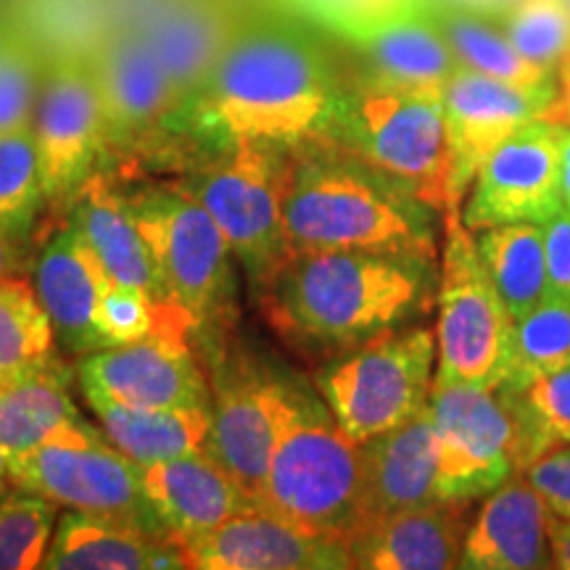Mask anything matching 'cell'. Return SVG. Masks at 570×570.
<instances>
[{
  "label": "cell",
  "instance_id": "obj_47",
  "mask_svg": "<svg viewBox=\"0 0 570 570\" xmlns=\"http://www.w3.org/2000/svg\"><path fill=\"white\" fill-rule=\"evenodd\" d=\"M558 85H560V96L562 104H566L568 119H570V53L562 59V63L558 67Z\"/></svg>",
  "mask_w": 570,
  "mask_h": 570
},
{
  "label": "cell",
  "instance_id": "obj_48",
  "mask_svg": "<svg viewBox=\"0 0 570 570\" xmlns=\"http://www.w3.org/2000/svg\"><path fill=\"white\" fill-rule=\"evenodd\" d=\"M11 475H9V458H6V452L0 449V499L11 491Z\"/></svg>",
  "mask_w": 570,
  "mask_h": 570
},
{
  "label": "cell",
  "instance_id": "obj_7",
  "mask_svg": "<svg viewBox=\"0 0 570 570\" xmlns=\"http://www.w3.org/2000/svg\"><path fill=\"white\" fill-rule=\"evenodd\" d=\"M436 302V381L497 389L508 375L515 317L499 296L460 209L444 212Z\"/></svg>",
  "mask_w": 570,
  "mask_h": 570
},
{
  "label": "cell",
  "instance_id": "obj_11",
  "mask_svg": "<svg viewBox=\"0 0 570 570\" xmlns=\"http://www.w3.org/2000/svg\"><path fill=\"white\" fill-rule=\"evenodd\" d=\"M441 499L473 502L518 475V425L499 389L433 381Z\"/></svg>",
  "mask_w": 570,
  "mask_h": 570
},
{
  "label": "cell",
  "instance_id": "obj_20",
  "mask_svg": "<svg viewBox=\"0 0 570 570\" xmlns=\"http://www.w3.org/2000/svg\"><path fill=\"white\" fill-rule=\"evenodd\" d=\"M433 502H441V487L431 412L362 441V523Z\"/></svg>",
  "mask_w": 570,
  "mask_h": 570
},
{
  "label": "cell",
  "instance_id": "obj_22",
  "mask_svg": "<svg viewBox=\"0 0 570 570\" xmlns=\"http://www.w3.org/2000/svg\"><path fill=\"white\" fill-rule=\"evenodd\" d=\"M140 481L156 520L175 541L198 537L256 508L248 491L204 449L140 468Z\"/></svg>",
  "mask_w": 570,
  "mask_h": 570
},
{
  "label": "cell",
  "instance_id": "obj_35",
  "mask_svg": "<svg viewBox=\"0 0 570 570\" xmlns=\"http://www.w3.org/2000/svg\"><path fill=\"white\" fill-rule=\"evenodd\" d=\"M42 198L46 190L32 125L0 132V230L13 238L24 233Z\"/></svg>",
  "mask_w": 570,
  "mask_h": 570
},
{
  "label": "cell",
  "instance_id": "obj_6",
  "mask_svg": "<svg viewBox=\"0 0 570 570\" xmlns=\"http://www.w3.org/2000/svg\"><path fill=\"white\" fill-rule=\"evenodd\" d=\"M436 333L391 327L320 367L315 389L354 441H370L410 423L431 402Z\"/></svg>",
  "mask_w": 570,
  "mask_h": 570
},
{
  "label": "cell",
  "instance_id": "obj_38",
  "mask_svg": "<svg viewBox=\"0 0 570 570\" xmlns=\"http://www.w3.org/2000/svg\"><path fill=\"white\" fill-rule=\"evenodd\" d=\"M42 71L40 53L6 21L0 35V132L32 125Z\"/></svg>",
  "mask_w": 570,
  "mask_h": 570
},
{
  "label": "cell",
  "instance_id": "obj_5",
  "mask_svg": "<svg viewBox=\"0 0 570 570\" xmlns=\"http://www.w3.org/2000/svg\"><path fill=\"white\" fill-rule=\"evenodd\" d=\"M325 146L365 161L439 214L449 209V140L439 96L365 80L338 96Z\"/></svg>",
  "mask_w": 570,
  "mask_h": 570
},
{
  "label": "cell",
  "instance_id": "obj_25",
  "mask_svg": "<svg viewBox=\"0 0 570 570\" xmlns=\"http://www.w3.org/2000/svg\"><path fill=\"white\" fill-rule=\"evenodd\" d=\"M46 570H154L185 568L180 544L125 520L63 510L48 544Z\"/></svg>",
  "mask_w": 570,
  "mask_h": 570
},
{
  "label": "cell",
  "instance_id": "obj_2",
  "mask_svg": "<svg viewBox=\"0 0 570 570\" xmlns=\"http://www.w3.org/2000/svg\"><path fill=\"white\" fill-rule=\"evenodd\" d=\"M433 267L407 254H291L259 298L288 344L341 354L425 312L439 283Z\"/></svg>",
  "mask_w": 570,
  "mask_h": 570
},
{
  "label": "cell",
  "instance_id": "obj_50",
  "mask_svg": "<svg viewBox=\"0 0 570 570\" xmlns=\"http://www.w3.org/2000/svg\"><path fill=\"white\" fill-rule=\"evenodd\" d=\"M568 9H570V0H568Z\"/></svg>",
  "mask_w": 570,
  "mask_h": 570
},
{
  "label": "cell",
  "instance_id": "obj_16",
  "mask_svg": "<svg viewBox=\"0 0 570 570\" xmlns=\"http://www.w3.org/2000/svg\"><path fill=\"white\" fill-rule=\"evenodd\" d=\"M294 399V381L267 370H219L212 386V423L204 452L217 460L235 481L259 497L277 439Z\"/></svg>",
  "mask_w": 570,
  "mask_h": 570
},
{
  "label": "cell",
  "instance_id": "obj_24",
  "mask_svg": "<svg viewBox=\"0 0 570 570\" xmlns=\"http://www.w3.org/2000/svg\"><path fill=\"white\" fill-rule=\"evenodd\" d=\"M552 510L523 475H512L491 491L470 523L462 550L465 570L552 568Z\"/></svg>",
  "mask_w": 570,
  "mask_h": 570
},
{
  "label": "cell",
  "instance_id": "obj_10",
  "mask_svg": "<svg viewBox=\"0 0 570 570\" xmlns=\"http://www.w3.org/2000/svg\"><path fill=\"white\" fill-rule=\"evenodd\" d=\"M9 475L13 489L32 491L56 508L125 520L140 529L167 533L142 491L140 468L85 417L46 444L11 458Z\"/></svg>",
  "mask_w": 570,
  "mask_h": 570
},
{
  "label": "cell",
  "instance_id": "obj_46",
  "mask_svg": "<svg viewBox=\"0 0 570 570\" xmlns=\"http://www.w3.org/2000/svg\"><path fill=\"white\" fill-rule=\"evenodd\" d=\"M458 9H468L475 13H487V17H499L508 6L515 3V0H452Z\"/></svg>",
  "mask_w": 570,
  "mask_h": 570
},
{
  "label": "cell",
  "instance_id": "obj_33",
  "mask_svg": "<svg viewBox=\"0 0 570 570\" xmlns=\"http://www.w3.org/2000/svg\"><path fill=\"white\" fill-rule=\"evenodd\" d=\"M518 425V473L552 449L570 444V367L518 391L499 389Z\"/></svg>",
  "mask_w": 570,
  "mask_h": 570
},
{
  "label": "cell",
  "instance_id": "obj_42",
  "mask_svg": "<svg viewBox=\"0 0 570 570\" xmlns=\"http://www.w3.org/2000/svg\"><path fill=\"white\" fill-rule=\"evenodd\" d=\"M541 227H544L552 296L570 304V209L562 206L554 217L541 223Z\"/></svg>",
  "mask_w": 570,
  "mask_h": 570
},
{
  "label": "cell",
  "instance_id": "obj_13",
  "mask_svg": "<svg viewBox=\"0 0 570 570\" xmlns=\"http://www.w3.org/2000/svg\"><path fill=\"white\" fill-rule=\"evenodd\" d=\"M185 320H169L130 344L106 346L80 362L82 394L132 407H209L212 391L188 346Z\"/></svg>",
  "mask_w": 570,
  "mask_h": 570
},
{
  "label": "cell",
  "instance_id": "obj_49",
  "mask_svg": "<svg viewBox=\"0 0 570 570\" xmlns=\"http://www.w3.org/2000/svg\"><path fill=\"white\" fill-rule=\"evenodd\" d=\"M3 27H6V21H3V17H0V35H3Z\"/></svg>",
  "mask_w": 570,
  "mask_h": 570
},
{
  "label": "cell",
  "instance_id": "obj_23",
  "mask_svg": "<svg viewBox=\"0 0 570 570\" xmlns=\"http://www.w3.org/2000/svg\"><path fill=\"white\" fill-rule=\"evenodd\" d=\"M132 30L146 40L190 104L238 38L240 24L219 0H159L135 21Z\"/></svg>",
  "mask_w": 570,
  "mask_h": 570
},
{
  "label": "cell",
  "instance_id": "obj_18",
  "mask_svg": "<svg viewBox=\"0 0 570 570\" xmlns=\"http://www.w3.org/2000/svg\"><path fill=\"white\" fill-rule=\"evenodd\" d=\"M185 568L196 570H341L352 568L341 539L252 508L225 523L177 541Z\"/></svg>",
  "mask_w": 570,
  "mask_h": 570
},
{
  "label": "cell",
  "instance_id": "obj_26",
  "mask_svg": "<svg viewBox=\"0 0 570 570\" xmlns=\"http://www.w3.org/2000/svg\"><path fill=\"white\" fill-rule=\"evenodd\" d=\"M69 225L96 254L111 283L140 288L156 302L169 304L132 206L106 177L90 175V180L77 190Z\"/></svg>",
  "mask_w": 570,
  "mask_h": 570
},
{
  "label": "cell",
  "instance_id": "obj_31",
  "mask_svg": "<svg viewBox=\"0 0 570 570\" xmlns=\"http://www.w3.org/2000/svg\"><path fill=\"white\" fill-rule=\"evenodd\" d=\"M431 19L436 21L449 48L458 56L460 67L523 90H547L558 85L554 82L558 75L537 67L518 53V48L512 46L494 17L452 6V9L431 13Z\"/></svg>",
  "mask_w": 570,
  "mask_h": 570
},
{
  "label": "cell",
  "instance_id": "obj_41",
  "mask_svg": "<svg viewBox=\"0 0 570 570\" xmlns=\"http://www.w3.org/2000/svg\"><path fill=\"white\" fill-rule=\"evenodd\" d=\"M520 475L544 497L554 515L570 518V444L541 454Z\"/></svg>",
  "mask_w": 570,
  "mask_h": 570
},
{
  "label": "cell",
  "instance_id": "obj_21",
  "mask_svg": "<svg viewBox=\"0 0 570 570\" xmlns=\"http://www.w3.org/2000/svg\"><path fill=\"white\" fill-rule=\"evenodd\" d=\"M109 283L101 262L71 225L61 227L40 252L32 288L63 352L88 356L106 348L96 320Z\"/></svg>",
  "mask_w": 570,
  "mask_h": 570
},
{
  "label": "cell",
  "instance_id": "obj_3",
  "mask_svg": "<svg viewBox=\"0 0 570 570\" xmlns=\"http://www.w3.org/2000/svg\"><path fill=\"white\" fill-rule=\"evenodd\" d=\"M433 206L338 148L288 161L283 194L285 248L383 252L439 262Z\"/></svg>",
  "mask_w": 570,
  "mask_h": 570
},
{
  "label": "cell",
  "instance_id": "obj_9",
  "mask_svg": "<svg viewBox=\"0 0 570 570\" xmlns=\"http://www.w3.org/2000/svg\"><path fill=\"white\" fill-rule=\"evenodd\" d=\"M288 161L281 148L233 146L185 180L230 244L256 296L288 259L283 194Z\"/></svg>",
  "mask_w": 570,
  "mask_h": 570
},
{
  "label": "cell",
  "instance_id": "obj_8",
  "mask_svg": "<svg viewBox=\"0 0 570 570\" xmlns=\"http://www.w3.org/2000/svg\"><path fill=\"white\" fill-rule=\"evenodd\" d=\"M159 269L167 302L204 327L235 294L230 244L188 185H161L127 196Z\"/></svg>",
  "mask_w": 570,
  "mask_h": 570
},
{
  "label": "cell",
  "instance_id": "obj_19",
  "mask_svg": "<svg viewBox=\"0 0 570 570\" xmlns=\"http://www.w3.org/2000/svg\"><path fill=\"white\" fill-rule=\"evenodd\" d=\"M470 502L441 499L425 508L367 520L344 539L352 568L362 570H449L462 566L473 520Z\"/></svg>",
  "mask_w": 570,
  "mask_h": 570
},
{
  "label": "cell",
  "instance_id": "obj_37",
  "mask_svg": "<svg viewBox=\"0 0 570 570\" xmlns=\"http://www.w3.org/2000/svg\"><path fill=\"white\" fill-rule=\"evenodd\" d=\"M59 510L32 491L17 489L0 499V570H32L42 566Z\"/></svg>",
  "mask_w": 570,
  "mask_h": 570
},
{
  "label": "cell",
  "instance_id": "obj_28",
  "mask_svg": "<svg viewBox=\"0 0 570 570\" xmlns=\"http://www.w3.org/2000/svg\"><path fill=\"white\" fill-rule=\"evenodd\" d=\"M104 436L138 468L167 462L204 449L212 423L209 407H132L101 394H85Z\"/></svg>",
  "mask_w": 570,
  "mask_h": 570
},
{
  "label": "cell",
  "instance_id": "obj_15",
  "mask_svg": "<svg viewBox=\"0 0 570 570\" xmlns=\"http://www.w3.org/2000/svg\"><path fill=\"white\" fill-rule=\"evenodd\" d=\"M566 125L529 122L510 135L470 185L462 223L468 230L508 223H547L562 209L560 156Z\"/></svg>",
  "mask_w": 570,
  "mask_h": 570
},
{
  "label": "cell",
  "instance_id": "obj_36",
  "mask_svg": "<svg viewBox=\"0 0 570 570\" xmlns=\"http://www.w3.org/2000/svg\"><path fill=\"white\" fill-rule=\"evenodd\" d=\"M494 19L520 56L558 75L570 53L568 0H515Z\"/></svg>",
  "mask_w": 570,
  "mask_h": 570
},
{
  "label": "cell",
  "instance_id": "obj_4",
  "mask_svg": "<svg viewBox=\"0 0 570 570\" xmlns=\"http://www.w3.org/2000/svg\"><path fill=\"white\" fill-rule=\"evenodd\" d=\"M256 508L341 541L362 523V444L296 381Z\"/></svg>",
  "mask_w": 570,
  "mask_h": 570
},
{
  "label": "cell",
  "instance_id": "obj_39",
  "mask_svg": "<svg viewBox=\"0 0 570 570\" xmlns=\"http://www.w3.org/2000/svg\"><path fill=\"white\" fill-rule=\"evenodd\" d=\"M169 320H185L190 323L185 312L173 304L156 302L146 291L130 288V285L109 283L104 291L101 304H98V333H101L104 346H119L138 341L156 327L169 323ZM194 327V323H190Z\"/></svg>",
  "mask_w": 570,
  "mask_h": 570
},
{
  "label": "cell",
  "instance_id": "obj_12",
  "mask_svg": "<svg viewBox=\"0 0 570 570\" xmlns=\"http://www.w3.org/2000/svg\"><path fill=\"white\" fill-rule=\"evenodd\" d=\"M441 101H444L449 164H452L449 209H462L483 161L520 127L529 122L570 125L560 85L547 90H523L465 67L454 71Z\"/></svg>",
  "mask_w": 570,
  "mask_h": 570
},
{
  "label": "cell",
  "instance_id": "obj_44",
  "mask_svg": "<svg viewBox=\"0 0 570 570\" xmlns=\"http://www.w3.org/2000/svg\"><path fill=\"white\" fill-rule=\"evenodd\" d=\"M21 269V256L17 252V244H13V235L0 230V281L6 277H19Z\"/></svg>",
  "mask_w": 570,
  "mask_h": 570
},
{
  "label": "cell",
  "instance_id": "obj_17",
  "mask_svg": "<svg viewBox=\"0 0 570 570\" xmlns=\"http://www.w3.org/2000/svg\"><path fill=\"white\" fill-rule=\"evenodd\" d=\"M88 67L101 98L106 146H140L188 109L180 88L132 27H111L92 48Z\"/></svg>",
  "mask_w": 570,
  "mask_h": 570
},
{
  "label": "cell",
  "instance_id": "obj_14",
  "mask_svg": "<svg viewBox=\"0 0 570 570\" xmlns=\"http://www.w3.org/2000/svg\"><path fill=\"white\" fill-rule=\"evenodd\" d=\"M46 202L75 198L106 146L101 98L88 59L46 63L32 114Z\"/></svg>",
  "mask_w": 570,
  "mask_h": 570
},
{
  "label": "cell",
  "instance_id": "obj_30",
  "mask_svg": "<svg viewBox=\"0 0 570 570\" xmlns=\"http://www.w3.org/2000/svg\"><path fill=\"white\" fill-rule=\"evenodd\" d=\"M475 246L512 317H523L552 296L544 227L508 223L475 233Z\"/></svg>",
  "mask_w": 570,
  "mask_h": 570
},
{
  "label": "cell",
  "instance_id": "obj_1",
  "mask_svg": "<svg viewBox=\"0 0 570 570\" xmlns=\"http://www.w3.org/2000/svg\"><path fill=\"white\" fill-rule=\"evenodd\" d=\"M341 92L323 56L285 30H240L185 114L223 148H302L327 138Z\"/></svg>",
  "mask_w": 570,
  "mask_h": 570
},
{
  "label": "cell",
  "instance_id": "obj_45",
  "mask_svg": "<svg viewBox=\"0 0 570 570\" xmlns=\"http://www.w3.org/2000/svg\"><path fill=\"white\" fill-rule=\"evenodd\" d=\"M560 196H562V206H566V209H570V125H566V130H562Z\"/></svg>",
  "mask_w": 570,
  "mask_h": 570
},
{
  "label": "cell",
  "instance_id": "obj_29",
  "mask_svg": "<svg viewBox=\"0 0 570 570\" xmlns=\"http://www.w3.org/2000/svg\"><path fill=\"white\" fill-rule=\"evenodd\" d=\"M69 381V370L53 360L38 373L0 389V449L6 458H19L80 423Z\"/></svg>",
  "mask_w": 570,
  "mask_h": 570
},
{
  "label": "cell",
  "instance_id": "obj_43",
  "mask_svg": "<svg viewBox=\"0 0 570 570\" xmlns=\"http://www.w3.org/2000/svg\"><path fill=\"white\" fill-rule=\"evenodd\" d=\"M552 568L570 570V518L552 515L550 520Z\"/></svg>",
  "mask_w": 570,
  "mask_h": 570
},
{
  "label": "cell",
  "instance_id": "obj_34",
  "mask_svg": "<svg viewBox=\"0 0 570 570\" xmlns=\"http://www.w3.org/2000/svg\"><path fill=\"white\" fill-rule=\"evenodd\" d=\"M566 367H570V304L550 296L515 320L508 375L497 389L518 391Z\"/></svg>",
  "mask_w": 570,
  "mask_h": 570
},
{
  "label": "cell",
  "instance_id": "obj_40",
  "mask_svg": "<svg viewBox=\"0 0 570 570\" xmlns=\"http://www.w3.org/2000/svg\"><path fill=\"white\" fill-rule=\"evenodd\" d=\"M312 17L333 30L362 40L391 21L423 13V0H302Z\"/></svg>",
  "mask_w": 570,
  "mask_h": 570
},
{
  "label": "cell",
  "instance_id": "obj_32",
  "mask_svg": "<svg viewBox=\"0 0 570 570\" xmlns=\"http://www.w3.org/2000/svg\"><path fill=\"white\" fill-rule=\"evenodd\" d=\"M53 325L38 294L21 277L0 281V389L51 365Z\"/></svg>",
  "mask_w": 570,
  "mask_h": 570
},
{
  "label": "cell",
  "instance_id": "obj_27",
  "mask_svg": "<svg viewBox=\"0 0 570 570\" xmlns=\"http://www.w3.org/2000/svg\"><path fill=\"white\" fill-rule=\"evenodd\" d=\"M356 42L370 61L367 80L386 88L441 98L446 82L460 69L458 56L449 48L436 21L425 13L391 21Z\"/></svg>",
  "mask_w": 570,
  "mask_h": 570
}]
</instances>
